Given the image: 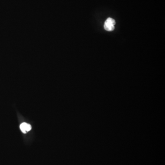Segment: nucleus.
I'll return each mask as SVG.
<instances>
[{
	"label": "nucleus",
	"instance_id": "f257e3e1",
	"mask_svg": "<svg viewBox=\"0 0 165 165\" xmlns=\"http://www.w3.org/2000/svg\"><path fill=\"white\" fill-rule=\"evenodd\" d=\"M115 24L116 22L114 19L109 17L106 20L104 23V29L108 31H112L114 30Z\"/></svg>",
	"mask_w": 165,
	"mask_h": 165
},
{
	"label": "nucleus",
	"instance_id": "f03ea898",
	"mask_svg": "<svg viewBox=\"0 0 165 165\" xmlns=\"http://www.w3.org/2000/svg\"><path fill=\"white\" fill-rule=\"evenodd\" d=\"M20 129L23 133H26L27 132L30 131L31 130V126L29 124L26 123H22L20 126Z\"/></svg>",
	"mask_w": 165,
	"mask_h": 165
}]
</instances>
